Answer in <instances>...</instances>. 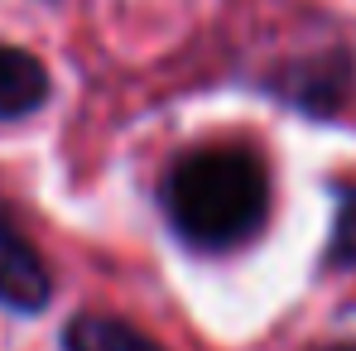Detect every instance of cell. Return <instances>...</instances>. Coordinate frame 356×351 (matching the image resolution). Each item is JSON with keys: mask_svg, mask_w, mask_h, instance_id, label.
I'll return each mask as SVG.
<instances>
[{"mask_svg": "<svg viewBox=\"0 0 356 351\" xmlns=\"http://www.w3.org/2000/svg\"><path fill=\"white\" fill-rule=\"evenodd\" d=\"M164 217L193 250L245 245L270 217V174L245 145H202L164 178Z\"/></svg>", "mask_w": 356, "mask_h": 351, "instance_id": "cell-1", "label": "cell"}, {"mask_svg": "<svg viewBox=\"0 0 356 351\" xmlns=\"http://www.w3.org/2000/svg\"><path fill=\"white\" fill-rule=\"evenodd\" d=\"M49 270L39 260V250L29 245V236L15 227V217L0 202V308L15 313H39L49 303Z\"/></svg>", "mask_w": 356, "mask_h": 351, "instance_id": "cell-2", "label": "cell"}, {"mask_svg": "<svg viewBox=\"0 0 356 351\" xmlns=\"http://www.w3.org/2000/svg\"><path fill=\"white\" fill-rule=\"evenodd\" d=\"M49 97V72L44 63L15 44H0V120H19L39 111Z\"/></svg>", "mask_w": 356, "mask_h": 351, "instance_id": "cell-3", "label": "cell"}, {"mask_svg": "<svg viewBox=\"0 0 356 351\" xmlns=\"http://www.w3.org/2000/svg\"><path fill=\"white\" fill-rule=\"evenodd\" d=\"M63 347L67 351H164L140 327H130L120 318H106V313H77L63 327Z\"/></svg>", "mask_w": 356, "mask_h": 351, "instance_id": "cell-4", "label": "cell"}, {"mask_svg": "<svg viewBox=\"0 0 356 351\" xmlns=\"http://www.w3.org/2000/svg\"><path fill=\"white\" fill-rule=\"evenodd\" d=\"M327 265L332 270H356V188L337 193V227L327 240Z\"/></svg>", "mask_w": 356, "mask_h": 351, "instance_id": "cell-5", "label": "cell"}, {"mask_svg": "<svg viewBox=\"0 0 356 351\" xmlns=\"http://www.w3.org/2000/svg\"><path fill=\"white\" fill-rule=\"evenodd\" d=\"M323 351H356V342H342V347H323Z\"/></svg>", "mask_w": 356, "mask_h": 351, "instance_id": "cell-6", "label": "cell"}]
</instances>
